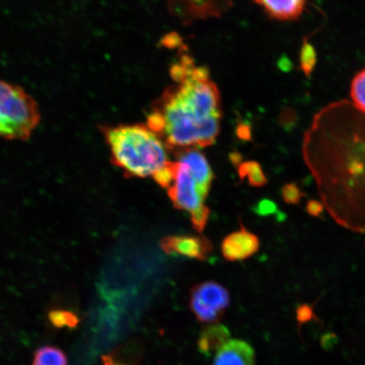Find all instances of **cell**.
Instances as JSON below:
<instances>
[{"mask_svg": "<svg viewBox=\"0 0 365 365\" xmlns=\"http://www.w3.org/2000/svg\"><path fill=\"white\" fill-rule=\"evenodd\" d=\"M303 152L327 212L364 232L365 113L348 101L330 104L314 118Z\"/></svg>", "mask_w": 365, "mask_h": 365, "instance_id": "cell-1", "label": "cell"}, {"mask_svg": "<svg viewBox=\"0 0 365 365\" xmlns=\"http://www.w3.org/2000/svg\"><path fill=\"white\" fill-rule=\"evenodd\" d=\"M173 83L148 116L147 125L170 152L211 147L221 130L220 93L207 68L185 54L170 68Z\"/></svg>", "mask_w": 365, "mask_h": 365, "instance_id": "cell-2", "label": "cell"}, {"mask_svg": "<svg viewBox=\"0 0 365 365\" xmlns=\"http://www.w3.org/2000/svg\"><path fill=\"white\" fill-rule=\"evenodd\" d=\"M114 166L128 178L153 175L168 162L166 145L147 125H101Z\"/></svg>", "mask_w": 365, "mask_h": 365, "instance_id": "cell-3", "label": "cell"}, {"mask_svg": "<svg viewBox=\"0 0 365 365\" xmlns=\"http://www.w3.org/2000/svg\"><path fill=\"white\" fill-rule=\"evenodd\" d=\"M40 121L35 99L21 86L0 79V138L29 140Z\"/></svg>", "mask_w": 365, "mask_h": 365, "instance_id": "cell-4", "label": "cell"}, {"mask_svg": "<svg viewBox=\"0 0 365 365\" xmlns=\"http://www.w3.org/2000/svg\"><path fill=\"white\" fill-rule=\"evenodd\" d=\"M230 304V296L225 287L208 281L195 285L190 291V307L200 322L221 321Z\"/></svg>", "mask_w": 365, "mask_h": 365, "instance_id": "cell-5", "label": "cell"}, {"mask_svg": "<svg viewBox=\"0 0 365 365\" xmlns=\"http://www.w3.org/2000/svg\"><path fill=\"white\" fill-rule=\"evenodd\" d=\"M168 194L177 209L188 212L190 215L205 207L195 180L185 163L177 162L175 182L168 189Z\"/></svg>", "mask_w": 365, "mask_h": 365, "instance_id": "cell-6", "label": "cell"}, {"mask_svg": "<svg viewBox=\"0 0 365 365\" xmlns=\"http://www.w3.org/2000/svg\"><path fill=\"white\" fill-rule=\"evenodd\" d=\"M164 252L205 261L213 250L212 242L203 236L175 235L163 238L160 243Z\"/></svg>", "mask_w": 365, "mask_h": 365, "instance_id": "cell-7", "label": "cell"}, {"mask_svg": "<svg viewBox=\"0 0 365 365\" xmlns=\"http://www.w3.org/2000/svg\"><path fill=\"white\" fill-rule=\"evenodd\" d=\"M178 162L185 163L197 184L199 192L205 200L207 197L212 180L213 172L205 155L198 148H188L175 153Z\"/></svg>", "mask_w": 365, "mask_h": 365, "instance_id": "cell-8", "label": "cell"}, {"mask_svg": "<svg viewBox=\"0 0 365 365\" xmlns=\"http://www.w3.org/2000/svg\"><path fill=\"white\" fill-rule=\"evenodd\" d=\"M259 248L258 237L243 226L240 231L226 237L221 246L223 257L227 261H243L252 257Z\"/></svg>", "mask_w": 365, "mask_h": 365, "instance_id": "cell-9", "label": "cell"}, {"mask_svg": "<svg viewBox=\"0 0 365 365\" xmlns=\"http://www.w3.org/2000/svg\"><path fill=\"white\" fill-rule=\"evenodd\" d=\"M255 353L249 342L230 340L218 351L213 365H255Z\"/></svg>", "mask_w": 365, "mask_h": 365, "instance_id": "cell-10", "label": "cell"}, {"mask_svg": "<svg viewBox=\"0 0 365 365\" xmlns=\"http://www.w3.org/2000/svg\"><path fill=\"white\" fill-rule=\"evenodd\" d=\"M272 19L294 21L302 15L307 0H254Z\"/></svg>", "mask_w": 365, "mask_h": 365, "instance_id": "cell-11", "label": "cell"}, {"mask_svg": "<svg viewBox=\"0 0 365 365\" xmlns=\"http://www.w3.org/2000/svg\"><path fill=\"white\" fill-rule=\"evenodd\" d=\"M230 331L222 324H209L200 332L197 341L200 353L209 357L214 353H217L228 341H230Z\"/></svg>", "mask_w": 365, "mask_h": 365, "instance_id": "cell-12", "label": "cell"}, {"mask_svg": "<svg viewBox=\"0 0 365 365\" xmlns=\"http://www.w3.org/2000/svg\"><path fill=\"white\" fill-rule=\"evenodd\" d=\"M145 346L138 339H132L118 346L103 359L116 365H140L143 362Z\"/></svg>", "mask_w": 365, "mask_h": 365, "instance_id": "cell-13", "label": "cell"}, {"mask_svg": "<svg viewBox=\"0 0 365 365\" xmlns=\"http://www.w3.org/2000/svg\"><path fill=\"white\" fill-rule=\"evenodd\" d=\"M33 365H68V360L61 349L47 345L35 351Z\"/></svg>", "mask_w": 365, "mask_h": 365, "instance_id": "cell-14", "label": "cell"}, {"mask_svg": "<svg viewBox=\"0 0 365 365\" xmlns=\"http://www.w3.org/2000/svg\"><path fill=\"white\" fill-rule=\"evenodd\" d=\"M238 173L242 180H248L250 185L254 187H263L268 182L262 168L255 161H246L239 165Z\"/></svg>", "mask_w": 365, "mask_h": 365, "instance_id": "cell-15", "label": "cell"}, {"mask_svg": "<svg viewBox=\"0 0 365 365\" xmlns=\"http://www.w3.org/2000/svg\"><path fill=\"white\" fill-rule=\"evenodd\" d=\"M351 98L360 111L365 113V70L354 77L351 85Z\"/></svg>", "mask_w": 365, "mask_h": 365, "instance_id": "cell-16", "label": "cell"}, {"mask_svg": "<svg viewBox=\"0 0 365 365\" xmlns=\"http://www.w3.org/2000/svg\"><path fill=\"white\" fill-rule=\"evenodd\" d=\"M299 61L301 70L304 75L307 76L312 75L314 66L317 65V54L312 44L309 43L307 41L304 42L302 48H301Z\"/></svg>", "mask_w": 365, "mask_h": 365, "instance_id": "cell-17", "label": "cell"}, {"mask_svg": "<svg viewBox=\"0 0 365 365\" xmlns=\"http://www.w3.org/2000/svg\"><path fill=\"white\" fill-rule=\"evenodd\" d=\"M177 173V162L168 161L165 165L160 168L153 175L154 180L162 187V188L170 189L175 182Z\"/></svg>", "mask_w": 365, "mask_h": 365, "instance_id": "cell-18", "label": "cell"}, {"mask_svg": "<svg viewBox=\"0 0 365 365\" xmlns=\"http://www.w3.org/2000/svg\"><path fill=\"white\" fill-rule=\"evenodd\" d=\"M49 321L58 328H75L79 324V318L74 313L66 310H53L48 314Z\"/></svg>", "mask_w": 365, "mask_h": 365, "instance_id": "cell-19", "label": "cell"}, {"mask_svg": "<svg viewBox=\"0 0 365 365\" xmlns=\"http://www.w3.org/2000/svg\"><path fill=\"white\" fill-rule=\"evenodd\" d=\"M282 199L287 204L297 205L300 202L304 194L294 182L287 184L282 189Z\"/></svg>", "mask_w": 365, "mask_h": 365, "instance_id": "cell-20", "label": "cell"}, {"mask_svg": "<svg viewBox=\"0 0 365 365\" xmlns=\"http://www.w3.org/2000/svg\"><path fill=\"white\" fill-rule=\"evenodd\" d=\"M255 212L261 216L272 215L273 213L277 212V207L272 200L264 199L257 205Z\"/></svg>", "mask_w": 365, "mask_h": 365, "instance_id": "cell-21", "label": "cell"}, {"mask_svg": "<svg viewBox=\"0 0 365 365\" xmlns=\"http://www.w3.org/2000/svg\"><path fill=\"white\" fill-rule=\"evenodd\" d=\"M324 210H325V207L322 202H318L316 200H310L307 204V211L309 213V215L319 217L322 216V214L324 212Z\"/></svg>", "mask_w": 365, "mask_h": 365, "instance_id": "cell-22", "label": "cell"}]
</instances>
